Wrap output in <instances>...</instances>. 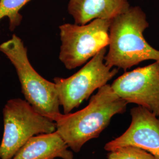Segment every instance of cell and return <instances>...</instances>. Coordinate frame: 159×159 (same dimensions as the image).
I'll return each instance as SVG.
<instances>
[{
    "mask_svg": "<svg viewBox=\"0 0 159 159\" xmlns=\"http://www.w3.org/2000/svg\"><path fill=\"white\" fill-rule=\"evenodd\" d=\"M148 26L147 16L139 6L130 7L112 19L106 64L125 71L144 61L159 60V50L144 37V31Z\"/></svg>",
    "mask_w": 159,
    "mask_h": 159,
    "instance_id": "7a4b0ae2",
    "label": "cell"
},
{
    "mask_svg": "<svg viewBox=\"0 0 159 159\" xmlns=\"http://www.w3.org/2000/svg\"><path fill=\"white\" fill-rule=\"evenodd\" d=\"M69 148L56 130L31 137L11 159H74Z\"/></svg>",
    "mask_w": 159,
    "mask_h": 159,
    "instance_id": "30bf717a",
    "label": "cell"
},
{
    "mask_svg": "<svg viewBox=\"0 0 159 159\" xmlns=\"http://www.w3.org/2000/svg\"><path fill=\"white\" fill-rule=\"evenodd\" d=\"M31 0H0V20L7 17L10 20V29L12 31L21 23L23 17L19 13L23 6Z\"/></svg>",
    "mask_w": 159,
    "mask_h": 159,
    "instance_id": "8fae6325",
    "label": "cell"
},
{
    "mask_svg": "<svg viewBox=\"0 0 159 159\" xmlns=\"http://www.w3.org/2000/svg\"><path fill=\"white\" fill-rule=\"evenodd\" d=\"M111 87L128 104H136L159 116V60L126 72Z\"/></svg>",
    "mask_w": 159,
    "mask_h": 159,
    "instance_id": "52a82bcc",
    "label": "cell"
},
{
    "mask_svg": "<svg viewBox=\"0 0 159 159\" xmlns=\"http://www.w3.org/2000/svg\"><path fill=\"white\" fill-rule=\"evenodd\" d=\"M127 104L107 84L98 89L85 107L62 114L56 121V131L70 149L79 152L85 143L99 136L114 116L125 112Z\"/></svg>",
    "mask_w": 159,
    "mask_h": 159,
    "instance_id": "6da1fadb",
    "label": "cell"
},
{
    "mask_svg": "<svg viewBox=\"0 0 159 159\" xmlns=\"http://www.w3.org/2000/svg\"><path fill=\"white\" fill-rule=\"evenodd\" d=\"M106 54L107 50L104 48L73 75L66 79L54 78L64 113H70L77 108L94 91L107 84L118 73L117 68L111 69L106 64Z\"/></svg>",
    "mask_w": 159,
    "mask_h": 159,
    "instance_id": "8992f818",
    "label": "cell"
},
{
    "mask_svg": "<svg viewBox=\"0 0 159 159\" xmlns=\"http://www.w3.org/2000/svg\"><path fill=\"white\" fill-rule=\"evenodd\" d=\"M0 51L15 67L25 100L37 112L56 122L62 114L56 84L34 70L23 41L14 34L11 39L0 44Z\"/></svg>",
    "mask_w": 159,
    "mask_h": 159,
    "instance_id": "3957f363",
    "label": "cell"
},
{
    "mask_svg": "<svg viewBox=\"0 0 159 159\" xmlns=\"http://www.w3.org/2000/svg\"><path fill=\"white\" fill-rule=\"evenodd\" d=\"M2 114L0 159H11L31 137L56 130V122L37 112L25 100H9Z\"/></svg>",
    "mask_w": 159,
    "mask_h": 159,
    "instance_id": "277c9868",
    "label": "cell"
},
{
    "mask_svg": "<svg viewBox=\"0 0 159 159\" xmlns=\"http://www.w3.org/2000/svg\"><path fill=\"white\" fill-rule=\"evenodd\" d=\"M130 7L128 0H70L68 11L75 24L84 25L96 19L112 20Z\"/></svg>",
    "mask_w": 159,
    "mask_h": 159,
    "instance_id": "9c48e42d",
    "label": "cell"
},
{
    "mask_svg": "<svg viewBox=\"0 0 159 159\" xmlns=\"http://www.w3.org/2000/svg\"><path fill=\"white\" fill-rule=\"evenodd\" d=\"M111 20L96 19L84 25L64 24L60 26L61 46L59 58L72 70L87 63L109 44Z\"/></svg>",
    "mask_w": 159,
    "mask_h": 159,
    "instance_id": "5b68a950",
    "label": "cell"
},
{
    "mask_svg": "<svg viewBox=\"0 0 159 159\" xmlns=\"http://www.w3.org/2000/svg\"><path fill=\"white\" fill-rule=\"evenodd\" d=\"M129 127L120 136L104 146L106 151L133 146L142 148L159 159V116L147 108L138 106L130 110Z\"/></svg>",
    "mask_w": 159,
    "mask_h": 159,
    "instance_id": "ba28073f",
    "label": "cell"
},
{
    "mask_svg": "<svg viewBox=\"0 0 159 159\" xmlns=\"http://www.w3.org/2000/svg\"><path fill=\"white\" fill-rule=\"evenodd\" d=\"M108 159H157L153 154L142 148L126 146L109 152Z\"/></svg>",
    "mask_w": 159,
    "mask_h": 159,
    "instance_id": "7c38bea8",
    "label": "cell"
}]
</instances>
